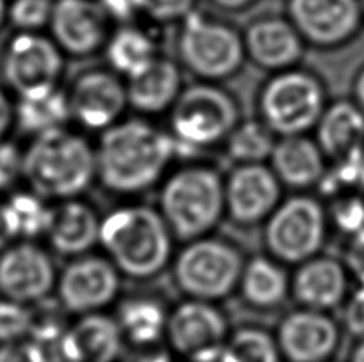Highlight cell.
<instances>
[{
    "mask_svg": "<svg viewBox=\"0 0 364 362\" xmlns=\"http://www.w3.org/2000/svg\"><path fill=\"white\" fill-rule=\"evenodd\" d=\"M96 148V182L115 197H138L161 184L179 155L173 134L144 120H125L102 131Z\"/></svg>",
    "mask_w": 364,
    "mask_h": 362,
    "instance_id": "obj_1",
    "label": "cell"
},
{
    "mask_svg": "<svg viewBox=\"0 0 364 362\" xmlns=\"http://www.w3.org/2000/svg\"><path fill=\"white\" fill-rule=\"evenodd\" d=\"M174 236L157 208L128 203L101 219L100 248L122 276L147 281L170 267Z\"/></svg>",
    "mask_w": 364,
    "mask_h": 362,
    "instance_id": "obj_2",
    "label": "cell"
},
{
    "mask_svg": "<svg viewBox=\"0 0 364 362\" xmlns=\"http://www.w3.org/2000/svg\"><path fill=\"white\" fill-rule=\"evenodd\" d=\"M23 182L50 203L80 198L96 182V148L64 126L37 134L24 150Z\"/></svg>",
    "mask_w": 364,
    "mask_h": 362,
    "instance_id": "obj_3",
    "label": "cell"
},
{
    "mask_svg": "<svg viewBox=\"0 0 364 362\" xmlns=\"http://www.w3.org/2000/svg\"><path fill=\"white\" fill-rule=\"evenodd\" d=\"M159 187L157 209L179 243L211 235L225 217V177L214 166L184 165Z\"/></svg>",
    "mask_w": 364,
    "mask_h": 362,
    "instance_id": "obj_4",
    "label": "cell"
},
{
    "mask_svg": "<svg viewBox=\"0 0 364 362\" xmlns=\"http://www.w3.org/2000/svg\"><path fill=\"white\" fill-rule=\"evenodd\" d=\"M245 262L238 246L208 235L184 243L174 252L170 268L186 299L218 303L238 289Z\"/></svg>",
    "mask_w": 364,
    "mask_h": 362,
    "instance_id": "obj_5",
    "label": "cell"
},
{
    "mask_svg": "<svg viewBox=\"0 0 364 362\" xmlns=\"http://www.w3.org/2000/svg\"><path fill=\"white\" fill-rule=\"evenodd\" d=\"M238 125V106L214 85H193L179 94L171 112V134L182 148L195 153L225 142Z\"/></svg>",
    "mask_w": 364,
    "mask_h": 362,
    "instance_id": "obj_6",
    "label": "cell"
},
{
    "mask_svg": "<svg viewBox=\"0 0 364 362\" xmlns=\"http://www.w3.org/2000/svg\"><path fill=\"white\" fill-rule=\"evenodd\" d=\"M326 236V211L318 199L307 195L282 199L265 221V249L282 263L301 265L316 257Z\"/></svg>",
    "mask_w": 364,
    "mask_h": 362,
    "instance_id": "obj_7",
    "label": "cell"
},
{
    "mask_svg": "<svg viewBox=\"0 0 364 362\" xmlns=\"http://www.w3.org/2000/svg\"><path fill=\"white\" fill-rule=\"evenodd\" d=\"M324 109L321 83L299 70L277 75L261 94L262 121L282 138L307 133L318 125Z\"/></svg>",
    "mask_w": 364,
    "mask_h": 362,
    "instance_id": "obj_8",
    "label": "cell"
},
{
    "mask_svg": "<svg viewBox=\"0 0 364 362\" xmlns=\"http://www.w3.org/2000/svg\"><path fill=\"white\" fill-rule=\"evenodd\" d=\"M178 38L184 66L205 80L227 79L242 67L246 48L235 31L191 13Z\"/></svg>",
    "mask_w": 364,
    "mask_h": 362,
    "instance_id": "obj_9",
    "label": "cell"
},
{
    "mask_svg": "<svg viewBox=\"0 0 364 362\" xmlns=\"http://www.w3.org/2000/svg\"><path fill=\"white\" fill-rule=\"evenodd\" d=\"M122 273L104 254L69 258L58 273L55 297L70 316L106 312L120 299Z\"/></svg>",
    "mask_w": 364,
    "mask_h": 362,
    "instance_id": "obj_10",
    "label": "cell"
},
{
    "mask_svg": "<svg viewBox=\"0 0 364 362\" xmlns=\"http://www.w3.org/2000/svg\"><path fill=\"white\" fill-rule=\"evenodd\" d=\"M229 334L216 303L184 299L170 309L165 341L184 362H219Z\"/></svg>",
    "mask_w": 364,
    "mask_h": 362,
    "instance_id": "obj_11",
    "label": "cell"
},
{
    "mask_svg": "<svg viewBox=\"0 0 364 362\" xmlns=\"http://www.w3.org/2000/svg\"><path fill=\"white\" fill-rule=\"evenodd\" d=\"M53 252L38 241L18 240L0 252V297L36 305L55 294Z\"/></svg>",
    "mask_w": 364,
    "mask_h": 362,
    "instance_id": "obj_12",
    "label": "cell"
},
{
    "mask_svg": "<svg viewBox=\"0 0 364 362\" xmlns=\"http://www.w3.org/2000/svg\"><path fill=\"white\" fill-rule=\"evenodd\" d=\"M61 70L60 47L36 32H21L5 48L2 72L19 98L53 92Z\"/></svg>",
    "mask_w": 364,
    "mask_h": 362,
    "instance_id": "obj_13",
    "label": "cell"
},
{
    "mask_svg": "<svg viewBox=\"0 0 364 362\" xmlns=\"http://www.w3.org/2000/svg\"><path fill=\"white\" fill-rule=\"evenodd\" d=\"M282 182L264 163L237 165L225 177V217L240 227H255L282 203Z\"/></svg>",
    "mask_w": 364,
    "mask_h": 362,
    "instance_id": "obj_14",
    "label": "cell"
},
{
    "mask_svg": "<svg viewBox=\"0 0 364 362\" xmlns=\"http://www.w3.org/2000/svg\"><path fill=\"white\" fill-rule=\"evenodd\" d=\"M288 362H328L341 344V329L328 313L301 308L279 321L275 334Z\"/></svg>",
    "mask_w": 364,
    "mask_h": 362,
    "instance_id": "obj_15",
    "label": "cell"
},
{
    "mask_svg": "<svg viewBox=\"0 0 364 362\" xmlns=\"http://www.w3.org/2000/svg\"><path fill=\"white\" fill-rule=\"evenodd\" d=\"M288 10L299 34L318 47L347 42L363 18L358 0H289Z\"/></svg>",
    "mask_w": 364,
    "mask_h": 362,
    "instance_id": "obj_16",
    "label": "cell"
},
{
    "mask_svg": "<svg viewBox=\"0 0 364 362\" xmlns=\"http://www.w3.org/2000/svg\"><path fill=\"white\" fill-rule=\"evenodd\" d=\"M125 345L115 316L101 312L77 316L61 340L48 350L66 362H117Z\"/></svg>",
    "mask_w": 364,
    "mask_h": 362,
    "instance_id": "obj_17",
    "label": "cell"
},
{
    "mask_svg": "<svg viewBox=\"0 0 364 362\" xmlns=\"http://www.w3.org/2000/svg\"><path fill=\"white\" fill-rule=\"evenodd\" d=\"M70 115L83 128L106 131L114 126L128 104L127 88L115 75L93 70L77 79L70 92Z\"/></svg>",
    "mask_w": 364,
    "mask_h": 362,
    "instance_id": "obj_18",
    "label": "cell"
},
{
    "mask_svg": "<svg viewBox=\"0 0 364 362\" xmlns=\"http://www.w3.org/2000/svg\"><path fill=\"white\" fill-rule=\"evenodd\" d=\"M101 219L95 206L82 197L53 203L43 236L48 249L68 260L88 254L100 246Z\"/></svg>",
    "mask_w": 364,
    "mask_h": 362,
    "instance_id": "obj_19",
    "label": "cell"
},
{
    "mask_svg": "<svg viewBox=\"0 0 364 362\" xmlns=\"http://www.w3.org/2000/svg\"><path fill=\"white\" fill-rule=\"evenodd\" d=\"M107 15L91 0H56L51 32L56 45L74 56H88L101 48L107 34Z\"/></svg>",
    "mask_w": 364,
    "mask_h": 362,
    "instance_id": "obj_20",
    "label": "cell"
},
{
    "mask_svg": "<svg viewBox=\"0 0 364 362\" xmlns=\"http://www.w3.org/2000/svg\"><path fill=\"white\" fill-rule=\"evenodd\" d=\"M348 275L343 262L316 256L299 265L291 278V295L301 308L329 313L347 300Z\"/></svg>",
    "mask_w": 364,
    "mask_h": 362,
    "instance_id": "obj_21",
    "label": "cell"
},
{
    "mask_svg": "<svg viewBox=\"0 0 364 362\" xmlns=\"http://www.w3.org/2000/svg\"><path fill=\"white\" fill-rule=\"evenodd\" d=\"M270 168L279 182L294 190H305L321 182L326 174V155L311 141L301 136H286L277 141Z\"/></svg>",
    "mask_w": 364,
    "mask_h": 362,
    "instance_id": "obj_22",
    "label": "cell"
},
{
    "mask_svg": "<svg viewBox=\"0 0 364 362\" xmlns=\"http://www.w3.org/2000/svg\"><path fill=\"white\" fill-rule=\"evenodd\" d=\"M245 48L257 66L286 69L301 60L302 35L282 18H262L246 31Z\"/></svg>",
    "mask_w": 364,
    "mask_h": 362,
    "instance_id": "obj_23",
    "label": "cell"
},
{
    "mask_svg": "<svg viewBox=\"0 0 364 362\" xmlns=\"http://www.w3.org/2000/svg\"><path fill=\"white\" fill-rule=\"evenodd\" d=\"M170 309L159 297L136 294L115 303V319L128 345L146 350L161 345L166 335Z\"/></svg>",
    "mask_w": 364,
    "mask_h": 362,
    "instance_id": "obj_24",
    "label": "cell"
},
{
    "mask_svg": "<svg viewBox=\"0 0 364 362\" xmlns=\"http://www.w3.org/2000/svg\"><path fill=\"white\" fill-rule=\"evenodd\" d=\"M128 102L142 114H160L181 94L179 67L170 60L155 56L144 67L129 75Z\"/></svg>",
    "mask_w": 364,
    "mask_h": 362,
    "instance_id": "obj_25",
    "label": "cell"
},
{
    "mask_svg": "<svg viewBox=\"0 0 364 362\" xmlns=\"http://www.w3.org/2000/svg\"><path fill=\"white\" fill-rule=\"evenodd\" d=\"M316 142L334 161L364 150V112L358 104L336 102L324 109L316 125Z\"/></svg>",
    "mask_w": 364,
    "mask_h": 362,
    "instance_id": "obj_26",
    "label": "cell"
},
{
    "mask_svg": "<svg viewBox=\"0 0 364 362\" xmlns=\"http://www.w3.org/2000/svg\"><path fill=\"white\" fill-rule=\"evenodd\" d=\"M238 292L246 305L269 312L278 308L291 294V278L283 263L270 256H255L245 262Z\"/></svg>",
    "mask_w": 364,
    "mask_h": 362,
    "instance_id": "obj_27",
    "label": "cell"
},
{
    "mask_svg": "<svg viewBox=\"0 0 364 362\" xmlns=\"http://www.w3.org/2000/svg\"><path fill=\"white\" fill-rule=\"evenodd\" d=\"M70 115L69 98L53 89L32 98H19L15 109V121L26 134H42L55 128H63Z\"/></svg>",
    "mask_w": 364,
    "mask_h": 362,
    "instance_id": "obj_28",
    "label": "cell"
},
{
    "mask_svg": "<svg viewBox=\"0 0 364 362\" xmlns=\"http://www.w3.org/2000/svg\"><path fill=\"white\" fill-rule=\"evenodd\" d=\"M4 199L11 229L18 240L38 241L47 234L51 204L29 189L13 190Z\"/></svg>",
    "mask_w": 364,
    "mask_h": 362,
    "instance_id": "obj_29",
    "label": "cell"
},
{
    "mask_svg": "<svg viewBox=\"0 0 364 362\" xmlns=\"http://www.w3.org/2000/svg\"><path fill=\"white\" fill-rule=\"evenodd\" d=\"M275 335L261 327L245 326L229 334L219 362H283Z\"/></svg>",
    "mask_w": 364,
    "mask_h": 362,
    "instance_id": "obj_30",
    "label": "cell"
},
{
    "mask_svg": "<svg viewBox=\"0 0 364 362\" xmlns=\"http://www.w3.org/2000/svg\"><path fill=\"white\" fill-rule=\"evenodd\" d=\"M277 146L275 133L264 121L250 120L238 123L225 139V150L237 165L264 163Z\"/></svg>",
    "mask_w": 364,
    "mask_h": 362,
    "instance_id": "obj_31",
    "label": "cell"
},
{
    "mask_svg": "<svg viewBox=\"0 0 364 362\" xmlns=\"http://www.w3.org/2000/svg\"><path fill=\"white\" fill-rule=\"evenodd\" d=\"M154 57V40L146 32L136 28L120 29L107 45V60L110 66L128 77L144 67Z\"/></svg>",
    "mask_w": 364,
    "mask_h": 362,
    "instance_id": "obj_32",
    "label": "cell"
},
{
    "mask_svg": "<svg viewBox=\"0 0 364 362\" xmlns=\"http://www.w3.org/2000/svg\"><path fill=\"white\" fill-rule=\"evenodd\" d=\"M323 195L336 198L347 193L364 195V150L334 161V168L326 170L321 182L318 184Z\"/></svg>",
    "mask_w": 364,
    "mask_h": 362,
    "instance_id": "obj_33",
    "label": "cell"
},
{
    "mask_svg": "<svg viewBox=\"0 0 364 362\" xmlns=\"http://www.w3.org/2000/svg\"><path fill=\"white\" fill-rule=\"evenodd\" d=\"M32 305L0 297V344L31 337Z\"/></svg>",
    "mask_w": 364,
    "mask_h": 362,
    "instance_id": "obj_34",
    "label": "cell"
},
{
    "mask_svg": "<svg viewBox=\"0 0 364 362\" xmlns=\"http://www.w3.org/2000/svg\"><path fill=\"white\" fill-rule=\"evenodd\" d=\"M53 6V0H13L9 18L21 32H36L50 21Z\"/></svg>",
    "mask_w": 364,
    "mask_h": 362,
    "instance_id": "obj_35",
    "label": "cell"
},
{
    "mask_svg": "<svg viewBox=\"0 0 364 362\" xmlns=\"http://www.w3.org/2000/svg\"><path fill=\"white\" fill-rule=\"evenodd\" d=\"M331 221L348 236L364 230V195L347 193L334 198Z\"/></svg>",
    "mask_w": 364,
    "mask_h": 362,
    "instance_id": "obj_36",
    "label": "cell"
},
{
    "mask_svg": "<svg viewBox=\"0 0 364 362\" xmlns=\"http://www.w3.org/2000/svg\"><path fill=\"white\" fill-rule=\"evenodd\" d=\"M24 150L10 141H0V195H9L23 180Z\"/></svg>",
    "mask_w": 364,
    "mask_h": 362,
    "instance_id": "obj_37",
    "label": "cell"
},
{
    "mask_svg": "<svg viewBox=\"0 0 364 362\" xmlns=\"http://www.w3.org/2000/svg\"><path fill=\"white\" fill-rule=\"evenodd\" d=\"M133 2L136 10H142L157 21H173L191 15L195 0H133Z\"/></svg>",
    "mask_w": 364,
    "mask_h": 362,
    "instance_id": "obj_38",
    "label": "cell"
},
{
    "mask_svg": "<svg viewBox=\"0 0 364 362\" xmlns=\"http://www.w3.org/2000/svg\"><path fill=\"white\" fill-rule=\"evenodd\" d=\"M0 362H51L48 348L32 339L0 344Z\"/></svg>",
    "mask_w": 364,
    "mask_h": 362,
    "instance_id": "obj_39",
    "label": "cell"
},
{
    "mask_svg": "<svg viewBox=\"0 0 364 362\" xmlns=\"http://www.w3.org/2000/svg\"><path fill=\"white\" fill-rule=\"evenodd\" d=\"M343 326L358 340L364 341V287L360 286L347 299Z\"/></svg>",
    "mask_w": 364,
    "mask_h": 362,
    "instance_id": "obj_40",
    "label": "cell"
},
{
    "mask_svg": "<svg viewBox=\"0 0 364 362\" xmlns=\"http://www.w3.org/2000/svg\"><path fill=\"white\" fill-rule=\"evenodd\" d=\"M343 265L350 276L358 281V286L364 287V230L348 238L343 251Z\"/></svg>",
    "mask_w": 364,
    "mask_h": 362,
    "instance_id": "obj_41",
    "label": "cell"
},
{
    "mask_svg": "<svg viewBox=\"0 0 364 362\" xmlns=\"http://www.w3.org/2000/svg\"><path fill=\"white\" fill-rule=\"evenodd\" d=\"M133 362H184L176 353H173L170 348L165 346H154L146 348V350H138Z\"/></svg>",
    "mask_w": 364,
    "mask_h": 362,
    "instance_id": "obj_42",
    "label": "cell"
},
{
    "mask_svg": "<svg viewBox=\"0 0 364 362\" xmlns=\"http://www.w3.org/2000/svg\"><path fill=\"white\" fill-rule=\"evenodd\" d=\"M102 10L106 11L107 16L125 21L129 16L134 15L136 6L133 0H101Z\"/></svg>",
    "mask_w": 364,
    "mask_h": 362,
    "instance_id": "obj_43",
    "label": "cell"
},
{
    "mask_svg": "<svg viewBox=\"0 0 364 362\" xmlns=\"http://www.w3.org/2000/svg\"><path fill=\"white\" fill-rule=\"evenodd\" d=\"M15 121V109H13L6 94L0 92V141L5 139L6 133Z\"/></svg>",
    "mask_w": 364,
    "mask_h": 362,
    "instance_id": "obj_44",
    "label": "cell"
},
{
    "mask_svg": "<svg viewBox=\"0 0 364 362\" xmlns=\"http://www.w3.org/2000/svg\"><path fill=\"white\" fill-rule=\"evenodd\" d=\"M16 241L15 231L11 229L9 214H6L4 199H0V252Z\"/></svg>",
    "mask_w": 364,
    "mask_h": 362,
    "instance_id": "obj_45",
    "label": "cell"
},
{
    "mask_svg": "<svg viewBox=\"0 0 364 362\" xmlns=\"http://www.w3.org/2000/svg\"><path fill=\"white\" fill-rule=\"evenodd\" d=\"M211 2L224 10H242L251 5L255 0H211Z\"/></svg>",
    "mask_w": 364,
    "mask_h": 362,
    "instance_id": "obj_46",
    "label": "cell"
},
{
    "mask_svg": "<svg viewBox=\"0 0 364 362\" xmlns=\"http://www.w3.org/2000/svg\"><path fill=\"white\" fill-rule=\"evenodd\" d=\"M355 94H356V102H358L360 109L364 112V70L360 74L358 79H356Z\"/></svg>",
    "mask_w": 364,
    "mask_h": 362,
    "instance_id": "obj_47",
    "label": "cell"
},
{
    "mask_svg": "<svg viewBox=\"0 0 364 362\" xmlns=\"http://www.w3.org/2000/svg\"><path fill=\"white\" fill-rule=\"evenodd\" d=\"M350 362H364V341H360L352 353Z\"/></svg>",
    "mask_w": 364,
    "mask_h": 362,
    "instance_id": "obj_48",
    "label": "cell"
},
{
    "mask_svg": "<svg viewBox=\"0 0 364 362\" xmlns=\"http://www.w3.org/2000/svg\"><path fill=\"white\" fill-rule=\"evenodd\" d=\"M9 16V10H6L5 0H0V26L5 21V18Z\"/></svg>",
    "mask_w": 364,
    "mask_h": 362,
    "instance_id": "obj_49",
    "label": "cell"
},
{
    "mask_svg": "<svg viewBox=\"0 0 364 362\" xmlns=\"http://www.w3.org/2000/svg\"><path fill=\"white\" fill-rule=\"evenodd\" d=\"M361 10H363V15H364V0H361Z\"/></svg>",
    "mask_w": 364,
    "mask_h": 362,
    "instance_id": "obj_50",
    "label": "cell"
},
{
    "mask_svg": "<svg viewBox=\"0 0 364 362\" xmlns=\"http://www.w3.org/2000/svg\"><path fill=\"white\" fill-rule=\"evenodd\" d=\"M328 362H331V361H328Z\"/></svg>",
    "mask_w": 364,
    "mask_h": 362,
    "instance_id": "obj_51",
    "label": "cell"
}]
</instances>
